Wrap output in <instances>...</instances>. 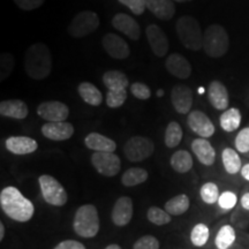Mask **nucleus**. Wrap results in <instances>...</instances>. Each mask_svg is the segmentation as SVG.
I'll use <instances>...</instances> for the list:
<instances>
[{"label": "nucleus", "mask_w": 249, "mask_h": 249, "mask_svg": "<svg viewBox=\"0 0 249 249\" xmlns=\"http://www.w3.org/2000/svg\"><path fill=\"white\" fill-rule=\"evenodd\" d=\"M0 207L5 214L15 222L26 223L33 218L35 207L17 187H5L0 193Z\"/></svg>", "instance_id": "nucleus-1"}, {"label": "nucleus", "mask_w": 249, "mask_h": 249, "mask_svg": "<svg viewBox=\"0 0 249 249\" xmlns=\"http://www.w3.org/2000/svg\"><path fill=\"white\" fill-rule=\"evenodd\" d=\"M24 70L31 79H46L52 71L51 52L48 46L43 43L29 46L24 54Z\"/></svg>", "instance_id": "nucleus-2"}, {"label": "nucleus", "mask_w": 249, "mask_h": 249, "mask_svg": "<svg viewBox=\"0 0 249 249\" xmlns=\"http://www.w3.org/2000/svg\"><path fill=\"white\" fill-rule=\"evenodd\" d=\"M177 35L185 48L192 51L203 49V33L201 26L195 18L185 15L177 21Z\"/></svg>", "instance_id": "nucleus-3"}, {"label": "nucleus", "mask_w": 249, "mask_h": 249, "mask_svg": "<svg viewBox=\"0 0 249 249\" xmlns=\"http://www.w3.org/2000/svg\"><path fill=\"white\" fill-rule=\"evenodd\" d=\"M73 229L82 238H93L99 232V216L95 205L83 204L76 210Z\"/></svg>", "instance_id": "nucleus-4"}, {"label": "nucleus", "mask_w": 249, "mask_h": 249, "mask_svg": "<svg viewBox=\"0 0 249 249\" xmlns=\"http://www.w3.org/2000/svg\"><path fill=\"white\" fill-rule=\"evenodd\" d=\"M230 39L225 28L211 24L203 34V50L211 58H220L229 51Z\"/></svg>", "instance_id": "nucleus-5"}, {"label": "nucleus", "mask_w": 249, "mask_h": 249, "mask_svg": "<svg viewBox=\"0 0 249 249\" xmlns=\"http://www.w3.org/2000/svg\"><path fill=\"white\" fill-rule=\"evenodd\" d=\"M40 192L44 201L53 207H62L67 203L68 195L64 186L49 174H43L38 178Z\"/></svg>", "instance_id": "nucleus-6"}, {"label": "nucleus", "mask_w": 249, "mask_h": 249, "mask_svg": "<svg viewBox=\"0 0 249 249\" xmlns=\"http://www.w3.org/2000/svg\"><path fill=\"white\" fill-rule=\"evenodd\" d=\"M98 27V15L92 11H82L74 17L67 31L74 38H82L97 30Z\"/></svg>", "instance_id": "nucleus-7"}, {"label": "nucleus", "mask_w": 249, "mask_h": 249, "mask_svg": "<svg viewBox=\"0 0 249 249\" xmlns=\"http://www.w3.org/2000/svg\"><path fill=\"white\" fill-rule=\"evenodd\" d=\"M124 151L129 161H142L154 154L155 145L150 139L134 136L124 144Z\"/></svg>", "instance_id": "nucleus-8"}, {"label": "nucleus", "mask_w": 249, "mask_h": 249, "mask_svg": "<svg viewBox=\"0 0 249 249\" xmlns=\"http://www.w3.org/2000/svg\"><path fill=\"white\" fill-rule=\"evenodd\" d=\"M91 164L99 174L107 178L117 176L121 169L119 156L114 152L95 151L91 155Z\"/></svg>", "instance_id": "nucleus-9"}, {"label": "nucleus", "mask_w": 249, "mask_h": 249, "mask_svg": "<svg viewBox=\"0 0 249 249\" xmlns=\"http://www.w3.org/2000/svg\"><path fill=\"white\" fill-rule=\"evenodd\" d=\"M37 114L50 123L66 121L70 116V108L65 103L59 101L43 102L37 107Z\"/></svg>", "instance_id": "nucleus-10"}, {"label": "nucleus", "mask_w": 249, "mask_h": 249, "mask_svg": "<svg viewBox=\"0 0 249 249\" xmlns=\"http://www.w3.org/2000/svg\"><path fill=\"white\" fill-rule=\"evenodd\" d=\"M187 124L193 133L197 134L200 138L209 139L214 134V124L204 112L195 110L191 111L187 118Z\"/></svg>", "instance_id": "nucleus-11"}, {"label": "nucleus", "mask_w": 249, "mask_h": 249, "mask_svg": "<svg viewBox=\"0 0 249 249\" xmlns=\"http://www.w3.org/2000/svg\"><path fill=\"white\" fill-rule=\"evenodd\" d=\"M145 35H147L149 45L154 52L156 57L163 58L166 55L169 51V39H167L166 34L161 30L157 24H150L145 29Z\"/></svg>", "instance_id": "nucleus-12"}, {"label": "nucleus", "mask_w": 249, "mask_h": 249, "mask_svg": "<svg viewBox=\"0 0 249 249\" xmlns=\"http://www.w3.org/2000/svg\"><path fill=\"white\" fill-rule=\"evenodd\" d=\"M42 134L51 141H66L70 140L75 130L74 126L67 121H57V123H46L42 126Z\"/></svg>", "instance_id": "nucleus-13"}, {"label": "nucleus", "mask_w": 249, "mask_h": 249, "mask_svg": "<svg viewBox=\"0 0 249 249\" xmlns=\"http://www.w3.org/2000/svg\"><path fill=\"white\" fill-rule=\"evenodd\" d=\"M103 48L110 57L114 59H126L130 54L126 40L113 33H108L103 37Z\"/></svg>", "instance_id": "nucleus-14"}, {"label": "nucleus", "mask_w": 249, "mask_h": 249, "mask_svg": "<svg viewBox=\"0 0 249 249\" xmlns=\"http://www.w3.org/2000/svg\"><path fill=\"white\" fill-rule=\"evenodd\" d=\"M171 102H172L174 110L178 113H189L193 105L192 89L185 85L174 86L171 92Z\"/></svg>", "instance_id": "nucleus-15"}, {"label": "nucleus", "mask_w": 249, "mask_h": 249, "mask_svg": "<svg viewBox=\"0 0 249 249\" xmlns=\"http://www.w3.org/2000/svg\"><path fill=\"white\" fill-rule=\"evenodd\" d=\"M112 222L117 226L128 225L133 217V201L128 196L118 198L112 209Z\"/></svg>", "instance_id": "nucleus-16"}, {"label": "nucleus", "mask_w": 249, "mask_h": 249, "mask_svg": "<svg viewBox=\"0 0 249 249\" xmlns=\"http://www.w3.org/2000/svg\"><path fill=\"white\" fill-rule=\"evenodd\" d=\"M112 26L130 39L138 40L141 37V28L135 18L124 13H118L112 18Z\"/></svg>", "instance_id": "nucleus-17"}, {"label": "nucleus", "mask_w": 249, "mask_h": 249, "mask_svg": "<svg viewBox=\"0 0 249 249\" xmlns=\"http://www.w3.org/2000/svg\"><path fill=\"white\" fill-rule=\"evenodd\" d=\"M208 99L216 110H227L230 104V96L225 85L220 81H213L208 88Z\"/></svg>", "instance_id": "nucleus-18"}, {"label": "nucleus", "mask_w": 249, "mask_h": 249, "mask_svg": "<svg viewBox=\"0 0 249 249\" xmlns=\"http://www.w3.org/2000/svg\"><path fill=\"white\" fill-rule=\"evenodd\" d=\"M165 67L167 71L178 79L186 80L192 74V65L183 55L179 53H172L165 61Z\"/></svg>", "instance_id": "nucleus-19"}, {"label": "nucleus", "mask_w": 249, "mask_h": 249, "mask_svg": "<svg viewBox=\"0 0 249 249\" xmlns=\"http://www.w3.org/2000/svg\"><path fill=\"white\" fill-rule=\"evenodd\" d=\"M6 149L14 155H29L33 154L38 148L36 140L28 136H11L5 142Z\"/></svg>", "instance_id": "nucleus-20"}, {"label": "nucleus", "mask_w": 249, "mask_h": 249, "mask_svg": "<svg viewBox=\"0 0 249 249\" xmlns=\"http://www.w3.org/2000/svg\"><path fill=\"white\" fill-rule=\"evenodd\" d=\"M192 151L198 161L205 166H211L216 160V150L207 139L198 138L192 142Z\"/></svg>", "instance_id": "nucleus-21"}, {"label": "nucleus", "mask_w": 249, "mask_h": 249, "mask_svg": "<svg viewBox=\"0 0 249 249\" xmlns=\"http://www.w3.org/2000/svg\"><path fill=\"white\" fill-rule=\"evenodd\" d=\"M0 114L2 117L23 120L29 114V108L23 101L20 99H8L0 103Z\"/></svg>", "instance_id": "nucleus-22"}, {"label": "nucleus", "mask_w": 249, "mask_h": 249, "mask_svg": "<svg viewBox=\"0 0 249 249\" xmlns=\"http://www.w3.org/2000/svg\"><path fill=\"white\" fill-rule=\"evenodd\" d=\"M147 9L156 18L163 21H169L176 14V6L173 0H144Z\"/></svg>", "instance_id": "nucleus-23"}, {"label": "nucleus", "mask_w": 249, "mask_h": 249, "mask_svg": "<svg viewBox=\"0 0 249 249\" xmlns=\"http://www.w3.org/2000/svg\"><path fill=\"white\" fill-rule=\"evenodd\" d=\"M86 147L90 150L102 152H114L117 149L116 141L99 133H90L85 139Z\"/></svg>", "instance_id": "nucleus-24"}, {"label": "nucleus", "mask_w": 249, "mask_h": 249, "mask_svg": "<svg viewBox=\"0 0 249 249\" xmlns=\"http://www.w3.org/2000/svg\"><path fill=\"white\" fill-rule=\"evenodd\" d=\"M103 83L108 91L113 92L124 91L127 87L129 86L128 77L120 71H107L103 75Z\"/></svg>", "instance_id": "nucleus-25"}, {"label": "nucleus", "mask_w": 249, "mask_h": 249, "mask_svg": "<svg viewBox=\"0 0 249 249\" xmlns=\"http://www.w3.org/2000/svg\"><path fill=\"white\" fill-rule=\"evenodd\" d=\"M77 91L83 102L91 107H99L103 103V93L97 87L90 82H82L77 87Z\"/></svg>", "instance_id": "nucleus-26"}, {"label": "nucleus", "mask_w": 249, "mask_h": 249, "mask_svg": "<svg viewBox=\"0 0 249 249\" xmlns=\"http://www.w3.org/2000/svg\"><path fill=\"white\" fill-rule=\"evenodd\" d=\"M241 119L242 116L240 110L236 107H231L223 112L219 118V124L224 132L231 133L240 127Z\"/></svg>", "instance_id": "nucleus-27"}, {"label": "nucleus", "mask_w": 249, "mask_h": 249, "mask_svg": "<svg viewBox=\"0 0 249 249\" xmlns=\"http://www.w3.org/2000/svg\"><path fill=\"white\" fill-rule=\"evenodd\" d=\"M222 161L224 169L229 174H236L240 172L242 164L241 158L238 154V150H234L232 148H225L222 152Z\"/></svg>", "instance_id": "nucleus-28"}, {"label": "nucleus", "mask_w": 249, "mask_h": 249, "mask_svg": "<svg viewBox=\"0 0 249 249\" xmlns=\"http://www.w3.org/2000/svg\"><path fill=\"white\" fill-rule=\"evenodd\" d=\"M172 169L178 173H187L193 167V157L188 151L178 150L172 155L170 160Z\"/></svg>", "instance_id": "nucleus-29"}, {"label": "nucleus", "mask_w": 249, "mask_h": 249, "mask_svg": "<svg viewBox=\"0 0 249 249\" xmlns=\"http://www.w3.org/2000/svg\"><path fill=\"white\" fill-rule=\"evenodd\" d=\"M189 205H191V201L188 196L186 194H179L165 203V210L171 216H180L189 209Z\"/></svg>", "instance_id": "nucleus-30"}, {"label": "nucleus", "mask_w": 249, "mask_h": 249, "mask_svg": "<svg viewBox=\"0 0 249 249\" xmlns=\"http://www.w3.org/2000/svg\"><path fill=\"white\" fill-rule=\"evenodd\" d=\"M148 177V172L142 167H132L124 171L121 177V182L126 187H134L147 181Z\"/></svg>", "instance_id": "nucleus-31"}, {"label": "nucleus", "mask_w": 249, "mask_h": 249, "mask_svg": "<svg viewBox=\"0 0 249 249\" xmlns=\"http://www.w3.org/2000/svg\"><path fill=\"white\" fill-rule=\"evenodd\" d=\"M235 231L231 225H224L219 229L216 238H214V245L218 249H229L235 241Z\"/></svg>", "instance_id": "nucleus-32"}, {"label": "nucleus", "mask_w": 249, "mask_h": 249, "mask_svg": "<svg viewBox=\"0 0 249 249\" xmlns=\"http://www.w3.org/2000/svg\"><path fill=\"white\" fill-rule=\"evenodd\" d=\"M182 128L179 123L177 121H171L167 124L166 130H165L164 142L167 148H176L178 147L182 140Z\"/></svg>", "instance_id": "nucleus-33"}, {"label": "nucleus", "mask_w": 249, "mask_h": 249, "mask_svg": "<svg viewBox=\"0 0 249 249\" xmlns=\"http://www.w3.org/2000/svg\"><path fill=\"white\" fill-rule=\"evenodd\" d=\"M210 231L208 227L203 223H198L193 227L191 232V240L192 244L196 246V247H203L209 240Z\"/></svg>", "instance_id": "nucleus-34"}, {"label": "nucleus", "mask_w": 249, "mask_h": 249, "mask_svg": "<svg viewBox=\"0 0 249 249\" xmlns=\"http://www.w3.org/2000/svg\"><path fill=\"white\" fill-rule=\"evenodd\" d=\"M200 196L204 203L214 204L220 196L219 188L214 182H205L200 189Z\"/></svg>", "instance_id": "nucleus-35"}, {"label": "nucleus", "mask_w": 249, "mask_h": 249, "mask_svg": "<svg viewBox=\"0 0 249 249\" xmlns=\"http://www.w3.org/2000/svg\"><path fill=\"white\" fill-rule=\"evenodd\" d=\"M147 217L149 222L158 226L166 225V224H169L171 222V214L167 213L166 210L160 209V208L158 207L149 208Z\"/></svg>", "instance_id": "nucleus-36"}, {"label": "nucleus", "mask_w": 249, "mask_h": 249, "mask_svg": "<svg viewBox=\"0 0 249 249\" xmlns=\"http://www.w3.org/2000/svg\"><path fill=\"white\" fill-rule=\"evenodd\" d=\"M15 66V60L13 55L9 53H2L0 58V80L4 81L11 75Z\"/></svg>", "instance_id": "nucleus-37"}, {"label": "nucleus", "mask_w": 249, "mask_h": 249, "mask_svg": "<svg viewBox=\"0 0 249 249\" xmlns=\"http://www.w3.org/2000/svg\"><path fill=\"white\" fill-rule=\"evenodd\" d=\"M234 145L238 152H241V154L249 152V127H246L238 133L234 140Z\"/></svg>", "instance_id": "nucleus-38"}, {"label": "nucleus", "mask_w": 249, "mask_h": 249, "mask_svg": "<svg viewBox=\"0 0 249 249\" xmlns=\"http://www.w3.org/2000/svg\"><path fill=\"white\" fill-rule=\"evenodd\" d=\"M236 202H238L236 194L231 191H226L222 193L219 198H218V205H219L223 210L233 209L236 205Z\"/></svg>", "instance_id": "nucleus-39"}, {"label": "nucleus", "mask_w": 249, "mask_h": 249, "mask_svg": "<svg viewBox=\"0 0 249 249\" xmlns=\"http://www.w3.org/2000/svg\"><path fill=\"white\" fill-rule=\"evenodd\" d=\"M127 99V91H120V92H113L107 91V104L108 107L111 108H118L123 107Z\"/></svg>", "instance_id": "nucleus-40"}, {"label": "nucleus", "mask_w": 249, "mask_h": 249, "mask_svg": "<svg viewBox=\"0 0 249 249\" xmlns=\"http://www.w3.org/2000/svg\"><path fill=\"white\" fill-rule=\"evenodd\" d=\"M133 249H160V241L152 235H143L136 240Z\"/></svg>", "instance_id": "nucleus-41"}, {"label": "nucleus", "mask_w": 249, "mask_h": 249, "mask_svg": "<svg viewBox=\"0 0 249 249\" xmlns=\"http://www.w3.org/2000/svg\"><path fill=\"white\" fill-rule=\"evenodd\" d=\"M130 92H132L134 97L141 99V101H145V99L151 97V91L149 87L141 82H135L130 85Z\"/></svg>", "instance_id": "nucleus-42"}, {"label": "nucleus", "mask_w": 249, "mask_h": 249, "mask_svg": "<svg viewBox=\"0 0 249 249\" xmlns=\"http://www.w3.org/2000/svg\"><path fill=\"white\" fill-rule=\"evenodd\" d=\"M119 2L128 7L135 15H142L147 8L144 0H119Z\"/></svg>", "instance_id": "nucleus-43"}, {"label": "nucleus", "mask_w": 249, "mask_h": 249, "mask_svg": "<svg viewBox=\"0 0 249 249\" xmlns=\"http://www.w3.org/2000/svg\"><path fill=\"white\" fill-rule=\"evenodd\" d=\"M45 0H14V2L20 9L23 11H33L44 4Z\"/></svg>", "instance_id": "nucleus-44"}, {"label": "nucleus", "mask_w": 249, "mask_h": 249, "mask_svg": "<svg viewBox=\"0 0 249 249\" xmlns=\"http://www.w3.org/2000/svg\"><path fill=\"white\" fill-rule=\"evenodd\" d=\"M53 249H86V247L76 240H65L59 242Z\"/></svg>", "instance_id": "nucleus-45"}, {"label": "nucleus", "mask_w": 249, "mask_h": 249, "mask_svg": "<svg viewBox=\"0 0 249 249\" xmlns=\"http://www.w3.org/2000/svg\"><path fill=\"white\" fill-rule=\"evenodd\" d=\"M240 203H241V207L244 208L245 210L249 211V192L245 193V194L241 196Z\"/></svg>", "instance_id": "nucleus-46"}, {"label": "nucleus", "mask_w": 249, "mask_h": 249, "mask_svg": "<svg viewBox=\"0 0 249 249\" xmlns=\"http://www.w3.org/2000/svg\"><path fill=\"white\" fill-rule=\"evenodd\" d=\"M240 173H241L242 178H244L245 180H247V181H249V163H247L241 167Z\"/></svg>", "instance_id": "nucleus-47"}, {"label": "nucleus", "mask_w": 249, "mask_h": 249, "mask_svg": "<svg viewBox=\"0 0 249 249\" xmlns=\"http://www.w3.org/2000/svg\"><path fill=\"white\" fill-rule=\"evenodd\" d=\"M4 236H5V226H4V224L0 223V240L2 241Z\"/></svg>", "instance_id": "nucleus-48"}, {"label": "nucleus", "mask_w": 249, "mask_h": 249, "mask_svg": "<svg viewBox=\"0 0 249 249\" xmlns=\"http://www.w3.org/2000/svg\"><path fill=\"white\" fill-rule=\"evenodd\" d=\"M105 249H121V247L119 245H116V244H112V245H108L107 248Z\"/></svg>", "instance_id": "nucleus-49"}, {"label": "nucleus", "mask_w": 249, "mask_h": 249, "mask_svg": "<svg viewBox=\"0 0 249 249\" xmlns=\"http://www.w3.org/2000/svg\"><path fill=\"white\" fill-rule=\"evenodd\" d=\"M173 1H177V2H186V1H191V0H173Z\"/></svg>", "instance_id": "nucleus-50"}, {"label": "nucleus", "mask_w": 249, "mask_h": 249, "mask_svg": "<svg viewBox=\"0 0 249 249\" xmlns=\"http://www.w3.org/2000/svg\"><path fill=\"white\" fill-rule=\"evenodd\" d=\"M163 93H164L163 90H158V96H160H160H163Z\"/></svg>", "instance_id": "nucleus-51"}]
</instances>
